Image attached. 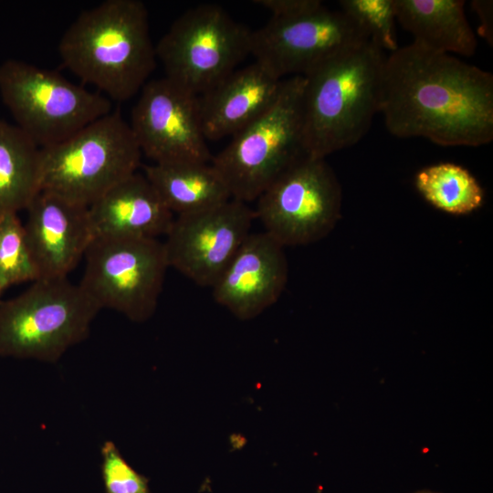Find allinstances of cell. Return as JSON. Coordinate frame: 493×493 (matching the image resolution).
Segmentation results:
<instances>
[{
    "instance_id": "2",
    "label": "cell",
    "mask_w": 493,
    "mask_h": 493,
    "mask_svg": "<svg viewBox=\"0 0 493 493\" xmlns=\"http://www.w3.org/2000/svg\"><path fill=\"white\" fill-rule=\"evenodd\" d=\"M58 48L65 67L116 101L141 91L157 61L148 11L140 0H105L82 11Z\"/></svg>"
},
{
    "instance_id": "21",
    "label": "cell",
    "mask_w": 493,
    "mask_h": 493,
    "mask_svg": "<svg viewBox=\"0 0 493 493\" xmlns=\"http://www.w3.org/2000/svg\"><path fill=\"white\" fill-rule=\"evenodd\" d=\"M415 185L427 202L448 214L471 213L480 207L484 200L483 189L476 178L452 163L423 168L415 176Z\"/></svg>"
},
{
    "instance_id": "1",
    "label": "cell",
    "mask_w": 493,
    "mask_h": 493,
    "mask_svg": "<svg viewBox=\"0 0 493 493\" xmlns=\"http://www.w3.org/2000/svg\"><path fill=\"white\" fill-rule=\"evenodd\" d=\"M379 112L398 138L477 147L493 140V75L412 42L385 57Z\"/></svg>"
},
{
    "instance_id": "3",
    "label": "cell",
    "mask_w": 493,
    "mask_h": 493,
    "mask_svg": "<svg viewBox=\"0 0 493 493\" xmlns=\"http://www.w3.org/2000/svg\"><path fill=\"white\" fill-rule=\"evenodd\" d=\"M384 58L383 49L370 39L335 55L304 77L306 155L325 159L366 135L379 112Z\"/></svg>"
},
{
    "instance_id": "16",
    "label": "cell",
    "mask_w": 493,
    "mask_h": 493,
    "mask_svg": "<svg viewBox=\"0 0 493 493\" xmlns=\"http://www.w3.org/2000/svg\"><path fill=\"white\" fill-rule=\"evenodd\" d=\"M283 79L254 61L198 96L205 139L232 137L258 118L277 99Z\"/></svg>"
},
{
    "instance_id": "26",
    "label": "cell",
    "mask_w": 493,
    "mask_h": 493,
    "mask_svg": "<svg viewBox=\"0 0 493 493\" xmlns=\"http://www.w3.org/2000/svg\"><path fill=\"white\" fill-rule=\"evenodd\" d=\"M470 5L478 17V35L493 47V2L473 0Z\"/></svg>"
},
{
    "instance_id": "17",
    "label": "cell",
    "mask_w": 493,
    "mask_h": 493,
    "mask_svg": "<svg viewBox=\"0 0 493 493\" xmlns=\"http://www.w3.org/2000/svg\"><path fill=\"white\" fill-rule=\"evenodd\" d=\"M94 238L165 236L173 220L157 191L145 175L135 173L122 180L90 206Z\"/></svg>"
},
{
    "instance_id": "11",
    "label": "cell",
    "mask_w": 493,
    "mask_h": 493,
    "mask_svg": "<svg viewBox=\"0 0 493 493\" xmlns=\"http://www.w3.org/2000/svg\"><path fill=\"white\" fill-rule=\"evenodd\" d=\"M370 40L341 10L326 6L294 18L270 19L252 31L255 61L280 79L305 77L335 55Z\"/></svg>"
},
{
    "instance_id": "24",
    "label": "cell",
    "mask_w": 493,
    "mask_h": 493,
    "mask_svg": "<svg viewBox=\"0 0 493 493\" xmlns=\"http://www.w3.org/2000/svg\"><path fill=\"white\" fill-rule=\"evenodd\" d=\"M101 455L106 493H150L148 479L126 462L113 442L103 444Z\"/></svg>"
},
{
    "instance_id": "4",
    "label": "cell",
    "mask_w": 493,
    "mask_h": 493,
    "mask_svg": "<svg viewBox=\"0 0 493 493\" xmlns=\"http://www.w3.org/2000/svg\"><path fill=\"white\" fill-rule=\"evenodd\" d=\"M305 78L284 79L271 106L232 136L212 158L211 165L225 182L230 196L244 203L258 196L303 150V92Z\"/></svg>"
},
{
    "instance_id": "13",
    "label": "cell",
    "mask_w": 493,
    "mask_h": 493,
    "mask_svg": "<svg viewBox=\"0 0 493 493\" xmlns=\"http://www.w3.org/2000/svg\"><path fill=\"white\" fill-rule=\"evenodd\" d=\"M142 154L153 163H209L198 96L165 77L148 80L131 110L129 123Z\"/></svg>"
},
{
    "instance_id": "7",
    "label": "cell",
    "mask_w": 493,
    "mask_h": 493,
    "mask_svg": "<svg viewBox=\"0 0 493 493\" xmlns=\"http://www.w3.org/2000/svg\"><path fill=\"white\" fill-rule=\"evenodd\" d=\"M0 95L16 125L40 148L67 140L113 110L99 91L13 58L0 65Z\"/></svg>"
},
{
    "instance_id": "10",
    "label": "cell",
    "mask_w": 493,
    "mask_h": 493,
    "mask_svg": "<svg viewBox=\"0 0 493 493\" xmlns=\"http://www.w3.org/2000/svg\"><path fill=\"white\" fill-rule=\"evenodd\" d=\"M255 216L282 246H304L328 236L341 218L342 192L323 158L304 154L256 200Z\"/></svg>"
},
{
    "instance_id": "15",
    "label": "cell",
    "mask_w": 493,
    "mask_h": 493,
    "mask_svg": "<svg viewBox=\"0 0 493 493\" xmlns=\"http://www.w3.org/2000/svg\"><path fill=\"white\" fill-rule=\"evenodd\" d=\"M284 246L265 231L251 233L212 287L216 303L240 320L278 301L288 281Z\"/></svg>"
},
{
    "instance_id": "23",
    "label": "cell",
    "mask_w": 493,
    "mask_h": 493,
    "mask_svg": "<svg viewBox=\"0 0 493 493\" xmlns=\"http://www.w3.org/2000/svg\"><path fill=\"white\" fill-rule=\"evenodd\" d=\"M339 5L383 50L393 52L399 47L393 0H341Z\"/></svg>"
},
{
    "instance_id": "5",
    "label": "cell",
    "mask_w": 493,
    "mask_h": 493,
    "mask_svg": "<svg viewBox=\"0 0 493 493\" xmlns=\"http://www.w3.org/2000/svg\"><path fill=\"white\" fill-rule=\"evenodd\" d=\"M142 155L130 124L112 110L67 140L41 148V191L89 207L137 173Z\"/></svg>"
},
{
    "instance_id": "12",
    "label": "cell",
    "mask_w": 493,
    "mask_h": 493,
    "mask_svg": "<svg viewBox=\"0 0 493 493\" xmlns=\"http://www.w3.org/2000/svg\"><path fill=\"white\" fill-rule=\"evenodd\" d=\"M254 209L229 199L173 218L163 243L169 267L201 287H213L251 234Z\"/></svg>"
},
{
    "instance_id": "6",
    "label": "cell",
    "mask_w": 493,
    "mask_h": 493,
    "mask_svg": "<svg viewBox=\"0 0 493 493\" xmlns=\"http://www.w3.org/2000/svg\"><path fill=\"white\" fill-rule=\"evenodd\" d=\"M100 310L68 278L37 279L20 295L0 302V357L55 362L89 336Z\"/></svg>"
},
{
    "instance_id": "8",
    "label": "cell",
    "mask_w": 493,
    "mask_h": 493,
    "mask_svg": "<svg viewBox=\"0 0 493 493\" xmlns=\"http://www.w3.org/2000/svg\"><path fill=\"white\" fill-rule=\"evenodd\" d=\"M252 31L217 5L177 17L155 45L165 78L200 96L233 73L251 53Z\"/></svg>"
},
{
    "instance_id": "14",
    "label": "cell",
    "mask_w": 493,
    "mask_h": 493,
    "mask_svg": "<svg viewBox=\"0 0 493 493\" xmlns=\"http://www.w3.org/2000/svg\"><path fill=\"white\" fill-rule=\"evenodd\" d=\"M24 225L38 278H68L94 240L89 207L40 191Z\"/></svg>"
},
{
    "instance_id": "19",
    "label": "cell",
    "mask_w": 493,
    "mask_h": 493,
    "mask_svg": "<svg viewBox=\"0 0 493 493\" xmlns=\"http://www.w3.org/2000/svg\"><path fill=\"white\" fill-rule=\"evenodd\" d=\"M144 175L173 214L203 211L231 199L229 191L209 163H152Z\"/></svg>"
},
{
    "instance_id": "9",
    "label": "cell",
    "mask_w": 493,
    "mask_h": 493,
    "mask_svg": "<svg viewBox=\"0 0 493 493\" xmlns=\"http://www.w3.org/2000/svg\"><path fill=\"white\" fill-rule=\"evenodd\" d=\"M79 283L99 306L136 322L150 319L169 268L163 243L148 237L94 238Z\"/></svg>"
},
{
    "instance_id": "18",
    "label": "cell",
    "mask_w": 493,
    "mask_h": 493,
    "mask_svg": "<svg viewBox=\"0 0 493 493\" xmlns=\"http://www.w3.org/2000/svg\"><path fill=\"white\" fill-rule=\"evenodd\" d=\"M463 0H393L396 21L429 49L471 57L477 41Z\"/></svg>"
},
{
    "instance_id": "25",
    "label": "cell",
    "mask_w": 493,
    "mask_h": 493,
    "mask_svg": "<svg viewBox=\"0 0 493 493\" xmlns=\"http://www.w3.org/2000/svg\"><path fill=\"white\" fill-rule=\"evenodd\" d=\"M271 14L272 18L288 19L312 13L324 5L320 0H256Z\"/></svg>"
},
{
    "instance_id": "28",
    "label": "cell",
    "mask_w": 493,
    "mask_h": 493,
    "mask_svg": "<svg viewBox=\"0 0 493 493\" xmlns=\"http://www.w3.org/2000/svg\"><path fill=\"white\" fill-rule=\"evenodd\" d=\"M3 291L4 290L2 288H0V297H1L2 293H3Z\"/></svg>"
},
{
    "instance_id": "27",
    "label": "cell",
    "mask_w": 493,
    "mask_h": 493,
    "mask_svg": "<svg viewBox=\"0 0 493 493\" xmlns=\"http://www.w3.org/2000/svg\"><path fill=\"white\" fill-rule=\"evenodd\" d=\"M414 493H439V492H434V491H431V490H419V491H416V492H414Z\"/></svg>"
},
{
    "instance_id": "20",
    "label": "cell",
    "mask_w": 493,
    "mask_h": 493,
    "mask_svg": "<svg viewBox=\"0 0 493 493\" xmlns=\"http://www.w3.org/2000/svg\"><path fill=\"white\" fill-rule=\"evenodd\" d=\"M40 155L23 131L0 120V215L26 209L41 191Z\"/></svg>"
},
{
    "instance_id": "22",
    "label": "cell",
    "mask_w": 493,
    "mask_h": 493,
    "mask_svg": "<svg viewBox=\"0 0 493 493\" xmlns=\"http://www.w3.org/2000/svg\"><path fill=\"white\" fill-rule=\"evenodd\" d=\"M38 278L17 214L0 215V288Z\"/></svg>"
}]
</instances>
